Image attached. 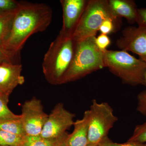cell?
Instances as JSON below:
<instances>
[{"label": "cell", "instance_id": "cell-1", "mask_svg": "<svg viewBox=\"0 0 146 146\" xmlns=\"http://www.w3.org/2000/svg\"><path fill=\"white\" fill-rule=\"evenodd\" d=\"M11 31L3 48L13 58L20 54L32 35L44 31L52 21V11L44 3L20 1Z\"/></svg>", "mask_w": 146, "mask_h": 146}, {"label": "cell", "instance_id": "cell-2", "mask_svg": "<svg viewBox=\"0 0 146 146\" xmlns=\"http://www.w3.org/2000/svg\"><path fill=\"white\" fill-rule=\"evenodd\" d=\"M96 38L91 36L75 42L72 60L60 84L78 80L105 68L103 52L96 44Z\"/></svg>", "mask_w": 146, "mask_h": 146}, {"label": "cell", "instance_id": "cell-3", "mask_svg": "<svg viewBox=\"0 0 146 146\" xmlns=\"http://www.w3.org/2000/svg\"><path fill=\"white\" fill-rule=\"evenodd\" d=\"M75 44L72 35L60 31L50 45L44 56L42 68L46 80L50 84H60L72 60Z\"/></svg>", "mask_w": 146, "mask_h": 146}, {"label": "cell", "instance_id": "cell-4", "mask_svg": "<svg viewBox=\"0 0 146 146\" xmlns=\"http://www.w3.org/2000/svg\"><path fill=\"white\" fill-rule=\"evenodd\" d=\"M105 67L118 77L123 83L132 86L144 85L146 63L123 50L103 52Z\"/></svg>", "mask_w": 146, "mask_h": 146}, {"label": "cell", "instance_id": "cell-5", "mask_svg": "<svg viewBox=\"0 0 146 146\" xmlns=\"http://www.w3.org/2000/svg\"><path fill=\"white\" fill-rule=\"evenodd\" d=\"M111 18L119 21L120 18L112 13L108 0H89L72 36L75 42L96 36L102 23Z\"/></svg>", "mask_w": 146, "mask_h": 146}, {"label": "cell", "instance_id": "cell-6", "mask_svg": "<svg viewBox=\"0 0 146 146\" xmlns=\"http://www.w3.org/2000/svg\"><path fill=\"white\" fill-rule=\"evenodd\" d=\"M89 110L88 145L96 146L108 137L110 131L117 121L118 118L112 107L105 102H99L93 100Z\"/></svg>", "mask_w": 146, "mask_h": 146}, {"label": "cell", "instance_id": "cell-7", "mask_svg": "<svg viewBox=\"0 0 146 146\" xmlns=\"http://www.w3.org/2000/svg\"><path fill=\"white\" fill-rule=\"evenodd\" d=\"M75 117V114L67 110L62 103H58L48 116L40 136L50 140L61 138L74 125Z\"/></svg>", "mask_w": 146, "mask_h": 146}, {"label": "cell", "instance_id": "cell-8", "mask_svg": "<svg viewBox=\"0 0 146 146\" xmlns=\"http://www.w3.org/2000/svg\"><path fill=\"white\" fill-rule=\"evenodd\" d=\"M20 115L26 136H40L48 116L44 111L41 100L33 97L26 101L22 105Z\"/></svg>", "mask_w": 146, "mask_h": 146}, {"label": "cell", "instance_id": "cell-9", "mask_svg": "<svg viewBox=\"0 0 146 146\" xmlns=\"http://www.w3.org/2000/svg\"><path fill=\"white\" fill-rule=\"evenodd\" d=\"M116 45L121 50L138 55L139 59L146 63V28L126 27L122 31V36L117 40Z\"/></svg>", "mask_w": 146, "mask_h": 146}, {"label": "cell", "instance_id": "cell-10", "mask_svg": "<svg viewBox=\"0 0 146 146\" xmlns=\"http://www.w3.org/2000/svg\"><path fill=\"white\" fill-rule=\"evenodd\" d=\"M23 67L12 61L0 63V94L9 96L18 85H23L25 78L21 75Z\"/></svg>", "mask_w": 146, "mask_h": 146}, {"label": "cell", "instance_id": "cell-11", "mask_svg": "<svg viewBox=\"0 0 146 146\" xmlns=\"http://www.w3.org/2000/svg\"><path fill=\"white\" fill-rule=\"evenodd\" d=\"M88 1L61 0L63 11V26L60 32L72 35L81 18Z\"/></svg>", "mask_w": 146, "mask_h": 146}, {"label": "cell", "instance_id": "cell-12", "mask_svg": "<svg viewBox=\"0 0 146 146\" xmlns=\"http://www.w3.org/2000/svg\"><path fill=\"white\" fill-rule=\"evenodd\" d=\"M89 117L88 110L84 112L82 119L74 121L73 132L71 134H68L65 140L67 146H87Z\"/></svg>", "mask_w": 146, "mask_h": 146}, {"label": "cell", "instance_id": "cell-13", "mask_svg": "<svg viewBox=\"0 0 146 146\" xmlns=\"http://www.w3.org/2000/svg\"><path fill=\"white\" fill-rule=\"evenodd\" d=\"M112 13L118 18L123 17L129 23H136L138 8L132 0H108Z\"/></svg>", "mask_w": 146, "mask_h": 146}, {"label": "cell", "instance_id": "cell-14", "mask_svg": "<svg viewBox=\"0 0 146 146\" xmlns=\"http://www.w3.org/2000/svg\"><path fill=\"white\" fill-rule=\"evenodd\" d=\"M68 134L67 133L63 137L57 140L46 139L40 136H26L19 146H57L67 137Z\"/></svg>", "mask_w": 146, "mask_h": 146}, {"label": "cell", "instance_id": "cell-15", "mask_svg": "<svg viewBox=\"0 0 146 146\" xmlns=\"http://www.w3.org/2000/svg\"><path fill=\"white\" fill-rule=\"evenodd\" d=\"M0 130L22 137L26 136L21 117L17 119L0 121Z\"/></svg>", "mask_w": 146, "mask_h": 146}, {"label": "cell", "instance_id": "cell-16", "mask_svg": "<svg viewBox=\"0 0 146 146\" xmlns=\"http://www.w3.org/2000/svg\"><path fill=\"white\" fill-rule=\"evenodd\" d=\"M17 11L0 16V47L1 48H3L10 34L13 20Z\"/></svg>", "mask_w": 146, "mask_h": 146}, {"label": "cell", "instance_id": "cell-17", "mask_svg": "<svg viewBox=\"0 0 146 146\" xmlns=\"http://www.w3.org/2000/svg\"><path fill=\"white\" fill-rule=\"evenodd\" d=\"M9 97L0 94V121L17 119L20 115H15L8 107Z\"/></svg>", "mask_w": 146, "mask_h": 146}, {"label": "cell", "instance_id": "cell-18", "mask_svg": "<svg viewBox=\"0 0 146 146\" xmlns=\"http://www.w3.org/2000/svg\"><path fill=\"white\" fill-rule=\"evenodd\" d=\"M25 137L0 130V145L7 146H19Z\"/></svg>", "mask_w": 146, "mask_h": 146}, {"label": "cell", "instance_id": "cell-19", "mask_svg": "<svg viewBox=\"0 0 146 146\" xmlns=\"http://www.w3.org/2000/svg\"><path fill=\"white\" fill-rule=\"evenodd\" d=\"M20 5L21 2L15 0H0V16L16 12Z\"/></svg>", "mask_w": 146, "mask_h": 146}, {"label": "cell", "instance_id": "cell-20", "mask_svg": "<svg viewBox=\"0 0 146 146\" xmlns=\"http://www.w3.org/2000/svg\"><path fill=\"white\" fill-rule=\"evenodd\" d=\"M121 21L108 18L103 22L100 27L99 31L101 34L106 35L117 31L121 25Z\"/></svg>", "mask_w": 146, "mask_h": 146}, {"label": "cell", "instance_id": "cell-21", "mask_svg": "<svg viewBox=\"0 0 146 146\" xmlns=\"http://www.w3.org/2000/svg\"><path fill=\"white\" fill-rule=\"evenodd\" d=\"M128 141L146 143V121L136 126L132 136Z\"/></svg>", "mask_w": 146, "mask_h": 146}, {"label": "cell", "instance_id": "cell-22", "mask_svg": "<svg viewBox=\"0 0 146 146\" xmlns=\"http://www.w3.org/2000/svg\"><path fill=\"white\" fill-rule=\"evenodd\" d=\"M99 144L101 146H146V143L136 141H127V142L123 143H114L108 137L105 138Z\"/></svg>", "mask_w": 146, "mask_h": 146}, {"label": "cell", "instance_id": "cell-23", "mask_svg": "<svg viewBox=\"0 0 146 146\" xmlns=\"http://www.w3.org/2000/svg\"><path fill=\"white\" fill-rule=\"evenodd\" d=\"M96 43L99 49L103 52L107 50V48L111 44V40L108 35L101 33L96 37Z\"/></svg>", "mask_w": 146, "mask_h": 146}, {"label": "cell", "instance_id": "cell-24", "mask_svg": "<svg viewBox=\"0 0 146 146\" xmlns=\"http://www.w3.org/2000/svg\"><path fill=\"white\" fill-rule=\"evenodd\" d=\"M137 110L141 114L146 116V90L140 92L137 96Z\"/></svg>", "mask_w": 146, "mask_h": 146}, {"label": "cell", "instance_id": "cell-25", "mask_svg": "<svg viewBox=\"0 0 146 146\" xmlns=\"http://www.w3.org/2000/svg\"><path fill=\"white\" fill-rule=\"evenodd\" d=\"M136 23L138 27L146 28V8L138 9Z\"/></svg>", "mask_w": 146, "mask_h": 146}, {"label": "cell", "instance_id": "cell-26", "mask_svg": "<svg viewBox=\"0 0 146 146\" xmlns=\"http://www.w3.org/2000/svg\"><path fill=\"white\" fill-rule=\"evenodd\" d=\"M13 58L1 47H0V63L4 61H12Z\"/></svg>", "mask_w": 146, "mask_h": 146}, {"label": "cell", "instance_id": "cell-27", "mask_svg": "<svg viewBox=\"0 0 146 146\" xmlns=\"http://www.w3.org/2000/svg\"><path fill=\"white\" fill-rule=\"evenodd\" d=\"M67 137H66V138H65L64 140H63V141H62V142H61V143H60L58 144V145L57 146H67V145H66V144H65V140H66Z\"/></svg>", "mask_w": 146, "mask_h": 146}, {"label": "cell", "instance_id": "cell-28", "mask_svg": "<svg viewBox=\"0 0 146 146\" xmlns=\"http://www.w3.org/2000/svg\"><path fill=\"white\" fill-rule=\"evenodd\" d=\"M143 79L144 84H145V86H146V68L145 72H144Z\"/></svg>", "mask_w": 146, "mask_h": 146}, {"label": "cell", "instance_id": "cell-29", "mask_svg": "<svg viewBox=\"0 0 146 146\" xmlns=\"http://www.w3.org/2000/svg\"><path fill=\"white\" fill-rule=\"evenodd\" d=\"M96 146H101L100 145V144H98V145Z\"/></svg>", "mask_w": 146, "mask_h": 146}, {"label": "cell", "instance_id": "cell-30", "mask_svg": "<svg viewBox=\"0 0 146 146\" xmlns=\"http://www.w3.org/2000/svg\"><path fill=\"white\" fill-rule=\"evenodd\" d=\"M0 146H4V145H0Z\"/></svg>", "mask_w": 146, "mask_h": 146}, {"label": "cell", "instance_id": "cell-31", "mask_svg": "<svg viewBox=\"0 0 146 146\" xmlns=\"http://www.w3.org/2000/svg\"><path fill=\"white\" fill-rule=\"evenodd\" d=\"M87 146H94L88 145H87Z\"/></svg>", "mask_w": 146, "mask_h": 146}]
</instances>
